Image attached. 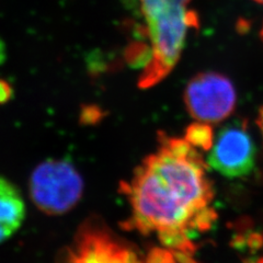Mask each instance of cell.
<instances>
[{"label": "cell", "instance_id": "1", "mask_svg": "<svg viewBox=\"0 0 263 263\" xmlns=\"http://www.w3.org/2000/svg\"><path fill=\"white\" fill-rule=\"evenodd\" d=\"M122 192L130 206L127 228L157 235L181 252H192L191 236L206 232L217 218L206 161L184 138L159 133L156 151L122 184Z\"/></svg>", "mask_w": 263, "mask_h": 263}, {"label": "cell", "instance_id": "2", "mask_svg": "<svg viewBox=\"0 0 263 263\" xmlns=\"http://www.w3.org/2000/svg\"><path fill=\"white\" fill-rule=\"evenodd\" d=\"M139 3L152 52V60L139 79V87L151 88L176 67L189 29L197 26V16L189 10L190 0H139Z\"/></svg>", "mask_w": 263, "mask_h": 263}, {"label": "cell", "instance_id": "3", "mask_svg": "<svg viewBox=\"0 0 263 263\" xmlns=\"http://www.w3.org/2000/svg\"><path fill=\"white\" fill-rule=\"evenodd\" d=\"M84 179L67 159H47L33 170L30 196L47 215L59 216L71 211L84 194Z\"/></svg>", "mask_w": 263, "mask_h": 263}, {"label": "cell", "instance_id": "4", "mask_svg": "<svg viewBox=\"0 0 263 263\" xmlns=\"http://www.w3.org/2000/svg\"><path fill=\"white\" fill-rule=\"evenodd\" d=\"M237 93L232 80L223 73H197L185 87L184 104L187 113L202 123L216 124L235 111Z\"/></svg>", "mask_w": 263, "mask_h": 263}, {"label": "cell", "instance_id": "5", "mask_svg": "<svg viewBox=\"0 0 263 263\" xmlns=\"http://www.w3.org/2000/svg\"><path fill=\"white\" fill-rule=\"evenodd\" d=\"M257 149L246 122L234 121L214 136L206 164L220 176L236 179L248 176L256 167Z\"/></svg>", "mask_w": 263, "mask_h": 263}, {"label": "cell", "instance_id": "6", "mask_svg": "<svg viewBox=\"0 0 263 263\" xmlns=\"http://www.w3.org/2000/svg\"><path fill=\"white\" fill-rule=\"evenodd\" d=\"M67 263H142L138 254L97 221L81 226Z\"/></svg>", "mask_w": 263, "mask_h": 263}, {"label": "cell", "instance_id": "7", "mask_svg": "<svg viewBox=\"0 0 263 263\" xmlns=\"http://www.w3.org/2000/svg\"><path fill=\"white\" fill-rule=\"evenodd\" d=\"M26 217V204L20 191L0 177V243L10 238Z\"/></svg>", "mask_w": 263, "mask_h": 263}, {"label": "cell", "instance_id": "8", "mask_svg": "<svg viewBox=\"0 0 263 263\" xmlns=\"http://www.w3.org/2000/svg\"><path fill=\"white\" fill-rule=\"evenodd\" d=\"M185 141L192 145L196 149H203L208 152L214 142V133L211 124L202 122H195L190 126H187L185 134Z\"/></svg>", "mask_w": 263, "mask_h": 263}, {"label": "cell", "instance_id": "9", "mask_svg": "<svg viewBox=\"0 0 263 263\" xmlns=\"http://www.w3.org/2000/svg\"><path fill=\"white\" fill-rule=\"evenodd\" d=\"M13 97V89L8 81L0 79V105L9 102Z\"/></svg>", "mask_w": 263, "mask_h": 263}, {"label": "cell", "instance_id": "10", "mask_svg": "<svg viewBox=\"0 0 263 263\" xmlns=\"http://www.w3.org/2000/svg\"><path fill=\"white\" fill-rule=\"evenodd\" d=\"M7 59V51L4 41L0 39V65H3Z\"/></svg>", "mask_w": 263, "mask_h": 263}, {"label": "cell", "instance_id": "11", "mask_svg": "<svg viewBox=\"0 0 263 263\" xmlns=\"http://www.w3.org/2000/svg\"><path fill=\"white\" fill-rule=\"evenodd\" d=\"M257 123H258L259 129H260V132H261V135H262V137H263V106H262V108H261L260 111H259Z\"/></svg>", "mask_w": 263, "mask_h": 263}, {"label": "cell", "instance_id": "12", "mask_svg": "<svg viewBox=\"0 0 263 263\" xmlns=\"http://www.w3.org/2000/svg\"><path fill=\"white\" fill-rule=\"evenodd\" d=\"M260 36L262 39V42H263V24H262V28H261V31H260Z\"/></svg>", "mask_w": 263, "mask_h": 263}, {"label": "cell", "instance_id": "13", "mask_svg": "<svg viewBox=\"0 0 263 263\" xmlns=\"http://www.w3.org/2000/svg\"><path fill=\"white\" fill-rule=\"evenodd\" d=\"M253 2H256V3H259V4L263 5V0H253Z\"/></svg>", "mask_w": 263, "mask_h": 263}]
</instances>
